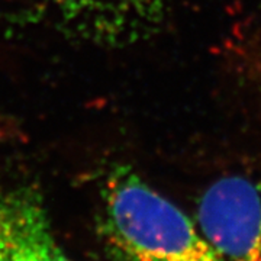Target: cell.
<instances>
[{
	"instance_id": "cell-3",
	"label": "cell",
	"mask_w": 261,
	"mask_h": 261,
	"mask_svg": "<svg viewBox=\"0 0 261 261\" xmlns=\"http://www.w3.org/2000/svg\"><path fill=\"white\" fill-rule=\"evenodd\" d=\"M0 261H73L57 241L42 197L32 187H0Z\"/></svg>"
},
{
	"instance_id": "cell-1",
	"label": "cell",
	"mask_w": 261,
	"mask_h": 261,
	"mask_svg": "<svg viewBox=\"0 0 261 261\" xmlns=\"http://www.w3.org/2000/svg\"><path fill=\"white\" fill-rule=\"evenodd\" d=\"M102 232L119 261H221L196 221L128 168L102 192Z\"/></svg>"
},
{
	"instance_id": "cell-2",
	"label": "cell",
	"mask_w": 261,
	"mask_h": 261,
	"mask_svg": "<svg viewBox=\"0 0 261 261\" xmlns=\"http://www.w3.org/2000/svg\"><path fill=\"white\" fill-rule=\"evenodd\" d=\"M196 222L221 261H261V177L216 180L199 200Z\"/></svg>"
},
{
	"instance_id": "cell-4",
	"label": "cell",
	"mask_w": 261,
	"mask_h": 261,
	"mask_svg": "<svg viewBox=\"0 0 261 261\" xmlns=\"http://www.w3.org/2000/svg\"><path fill=\"white\" fill-rule=\"evenodd\" d=\"M67 23L99 39L140 34L157 13V0H49Z\"/></svg>"
}]
</instances>
